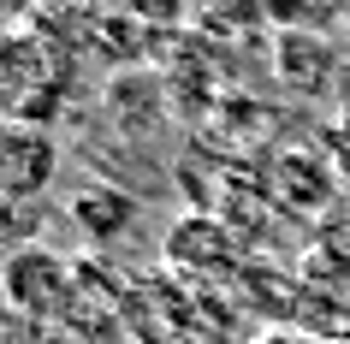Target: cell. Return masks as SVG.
Masks as SVG:
<instances>
[{
    "label": "cell",
    "mask_w": 350,
    "mask_h": 344,
    "mask_svg": "<svg viewBox=\"0 0 350 344\" xmlns=\"http://www.w3.org/2000/svg\"><path fill=\"white\" fill-rule=\"evenodd\" d=\"M0 344H18V332H12V326H6V321H0Z\"/></svg>",
    "instance_id": "obj_8"
},
{
    "label": "cell",
    "mask_w": 350,
    "mask_h": 344,
    "mask_svg": "<svg viewBox=\"0 0 350 344\" xmlns=\"http://www.w3.org/2000/svg\"><path fill=\"white\" fill-rule=\"evenodd\" d=\"M59 178V143L42 125H0V214L36 202Z\"/></svg>",
    "instance_id": "obj_2"
},
{
    "label": "cell",
    "mask_w": 350,
    "mask_h": 344,
    "mask_svg": "<svg viewBox=\"0 0 350 344\" xmlns=\"http://www.w3.org/2000/svg\"><path fill=\"white\" fill-rule=\"evenodd\" d=\"M166 255H172L178 267H214V273H226V267H232V237H226L220 220L190 214V220H178V232H172Z\"/></svg>",
    "instance_id": "obj_4"
},
{
    "label": "cell",
    "mask_w": 350,
    "mask_h": 344,
    "mask_svg": "<svg viewBox=\"0 0 350 344\" xmlns=\"http://www.w3.org/2000/svg\"><path fill=\"white\" fill-rule=\"evenodd\" d=\"M72 214L83 220L95 237H107V232H125V220L137 214V202H131V196H113V190H101V196H77V202H72Z\"/></svg>",
    "instance_id": "obj_5"
},
{
    "label": "cell",
    "mask_w": 350,
    "mask_h": 344,
    "mask_svg": "<svg viewBox=\"0 0 350 344\" xmlns=\"http://www.w3.org/2000/svg\"><path fill=\"white\" fill-rule=\"evenodd\" d=\"M314 344H350V339H314Z\"/></svg>",
    "instance_id": "obj_9"
},
{
    "label": "cell",
    "mask_w": 350,
    "mask_h": 344,
    "mask_svg": "<svg viewBox=\"0 0 350 344\" xmlns=\"http://www.w3.org/2000/svg\"><path fill=\"white\" fill-rule=\"evenodd\" d=\"M24 6H30V0H0V12H24Z\"/></svg>",
    "instance_id": "obj_7"
},
{
    "label": "cell",
    "mask_w": 350,
    "mask_h": 344,
    "mask_svg": "<svg viewBox=\"0 0 350 344\" xmlns=\"http://www.w3.org/2000/svg\"><path fill=\"white\" fill-rule=\"evenodd\" d=\"M6 297H12L18 315L48 321V315H59L72 303V273H66V261L54 250H18L6 261Z\"/></svg>",
    "instance_id": "obj_3"
},
{
    "label": "cell",
    "mask_w": 350,
    "mask_h": 344,
    "mask_svg": "<svg viewBox=\"0 0 350 344\" xmlns=\"http://www.w3.org/2000/svg\"><path fill=\"white\" fill-rule=\"evenodd\" d=\"M256 344H314V339H303V332H261Z\"/></svg>",
    "instance_id": "obj_6"
},
{
    "label": "cell",
    "mask_w": 350,
    "mask_h": 344,
    "mask_svg": "<svg viewBox=\"0 0 350 344\" xmlns=\"http://www.w3.org/2000/svg\"><path fill=\"white\" fill-rule=\"evenodd\" d=\"M66 107V59L30 24H0V125H54Z\"/></svg>",
    "instance_id": "obj_1"
}]
</instances>
